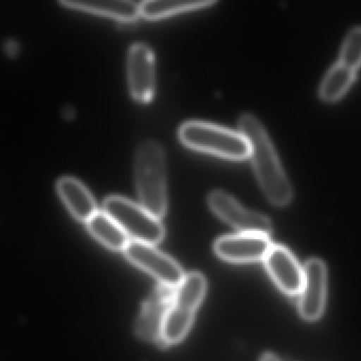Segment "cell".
<instances>
[{
	"label": "cell",
	"mask_w": 361,
	"mask_h": 361,
	"mask_svg": "<svg viewBox=\"0 0 361 361\" xmlns=\"http://www.w3.org/2000/svg\"><path fill=\"white\" fill-rule=\"evenodd\" d=\"M303 270V287L300 293V314L305 320H318L324 310L326 268L320 259H312L305 264Z\"/></svg>",
	"instance_id": "11"
},
{
	"label": "cell",
	"mask_w": 361,
	"mask_h": 361,
	"mask_svg": "<svg viewBox=\"0 0 361 361\" xmlns=\"http://www.w3.org/2000/svg\"><path fill=\"white\" fill-rule=\"evenodd\" d=\"M128 90L134 100L147 103L155 92V56L145 43L130 45L126 60Z\"/></svg>",
	"instance_id": "8"
},
{
	"label": "cell",
	"mask_w": 361,
	"mask_h": 361,
	"mask_svg": "<svg viewBox=\"0 0 361 361\" xmlns=\"http://www.w3.org/2000/svg\"><path fill=\"white\" fill-rule=\"evenodd\" d=\"M259 361H280V359L276 356V355L271 354V353H266L262 356L261 360Z\"/></svg>",
	"instance_id": "19"
},
{
	"label": "cell",
	"mask_w": 361,
	"mask_h": 361,
	"mask_svg": "<svg viewBox=\"0 0 361 361\" xmlns=\"http://www.w3.org/2000/svg\"><path fill=\"white\" fill-rule=\"evenodd\" d=\"M128 261L149 272L160 284L177 287L185 278L183 268L154 245L130 240L124 250Z\"/></svg>",
	"instance_id": "7"
},
{
	"label": "cell",
	"mask_w": 361,
	"mask_h": 361,
	"mask_svg": "<svg viewBox=\"0 0 361 361\" xmlns=\"http://www.w3.org/2000/svg\"><path fill=\"white\" fill-rule=\"evenodd\" d=\"M86 226L90 234L111 250L124 252L130 244V236L105 211H97Z\"/></svg>",
	"instance_id": "15"
},
{
	"label": "cell",
	"mask_w": 361,
	"mask_h": 361,
	"mask_svg": "<svg viewBox=\"0 0 361 361\" xmlns=\"http://www.w3.org/2000/svg\"><path fill=\"white\" fill-rule=\"evenodd\" d=\"M135 185L140 204L161 219L168 209L166 155L161 145L145 140L135 155Z\"/></svg>",
	"instance_id": "2"
},
{
	"label": "cell",
	"mask_w": 361,
	"mask_h": 361,
	"mask_svg": "<svg viewBox=\"0 0 361 361\" xmlns=\"http://www.w3.org/2000/svg\"><path fill=\"white\" fill-rule=\"evenodd\" d=\"M179 140L195 151L231 160L250 157V145L240 132L210 122L187 121L179 128Z\"/></svg>",
	"instance_id": "3"
},
{
	"label": "cell",
	"mask_w": 361,
	"mask_h": 361,
	"mask_svg": "<svg viewBox=\"0 0 361 361\" xmlns=\"http://www.w3.org/2000/svg\"><path fill=\"white\" fill-rule=\"evenodd\" d=\"M60 5L71 9L115 18L119 22H135L140 16L139 4L130 0H61Z\"/></svg>",
	"instance_id": "14"
},
{
	"label": "cell",
	"mask_w": 361,
	"mask_h": 361,
	"mask_svg": "<svg viewBox=\"0 0 361 361\" xmlns=\"http://www.w3.org/2000/svg\"><path fill=\"white\" fill-rule=\"evenodd\" d=\"M356 73L353 69L344 66L341 63L334 65L323 79L320 86L321 99L326 102L339 100L346 90L352 85Z\"/></svg>",
	"instance_id": "17"
},
{
	"label": "cell",
	"mask_w": 361,
	"mask_h": 361,
	"mask_svg": "<svg viewBox=\"0 0 361 361\" xmlns=\"http://www.w3.org/2000/svg\"><path fill=\"white\" fill-rule=\"evenodd\" d=\"M213 0H145L139 4L140 16L147 20H158L183 12L212 6Z\"/></svg>",
	"instance_id": "16"
},
{
	"label": "cell",
	"mask_w": 361,
	"mask_h": 361,
	"mask_svg": "<svg viewBox=\"0 0 361 361\" xmlns=\"http://www.w3.org/2000/svg\"><path fill=\"white\" fill-rule=\"evenodd\" d=\"M238 128L250 145L253 168L266 197L276 206H286L293 200V188L263 124L251 114H244Z\"/></svg>",
	"instance_id": "1"
},
{
	"label": "cell",
	"mask_w": 361,
	"mask_h": 361,
	"mask_svg": "<svg viewBox=\"0 0 361 361\" xmlns=\"http://www.w3.org/2000/svg\"><path fill=\"white\" fill-rule=\"evenodd\" d=\"M339 63L355 71L361 66V27L352 29L344 39Z\"/></svg>",
	"instance_id": "18"
},
{
	"label": "cell",
	"mask_w": 361,
	"mask_h": 361,
	"mask_svg": "<svg viewBox=\"0 0 361 361\" xmlns=\"http://www.w3.org/2000/svg\"><path fill=\"white\" fill-rule=\"evenodd\" d=\"M103 208L133 240L156 245L164 240L166 231L160 219L141 204L122 196L111 195L105 198Z\"/></svg>",
	"instance_id": "5"
},
{
	"label": "cell",
	"mask_w": 361,
	"mask_h": 361,
	"mask_svg": "<svg viewBox=\"0 0 361 361\" xmlns=\"http://www.w3.org/2000/svg\"><path fill=\"white\" fill-rule=\"evenodd\" d=\"M266 268L283 293L299 295L304 282V270L285 247L272 245L265 257Z\"/></svg>",
	"instance_id": "12"
},
{
	"label": "cell",
	"mask_w": 361,
	"mask_h": 361,
	"mask_svg": "<svg viewBox=\"0 0 361 361\" xmlns=\"http://www.w3.org/2000/svg\"><path fill=\"white\" fill-rule=\"evenodd\" d=\"M271 247L268 235L238 233L219 238L215 242L214 251L225 261L250 263L265 259Z\"/></svg>",
	"instance_id": "10"
},
{
	"label": "cell",
	"mask_w": 361,
	"mask_h": 361,
	"mask_svg": "<svg viewBox=\"0 0 361 361\" xmlns=\"http://www.w3.org/2000/svg\"><path fill=\"white\" fill-rule=\"evenodd\" d=\"M207 281L200 272L185 274L175 288V295L164 323L159 344L172 345L178 343L187 335L193 323L198 306L204 299Z\"/></svg>",
	"instance_id": "4"
},
{
	"label": "cell",
	"mask_w": 361,
	"mask_h": 361,
	"mask_svg": "<svg viewBox=\"0 0 361 361\" xmlns=\"http://www.w3.org/2000/svg\"><path fill=\"white\" fill-rule=\"evenodd\" d=\"M208 204L219 219L240 233L268 235L271 232L272 226L268 217L244 208L235 198L221 190H214L209 194Z\"/></svg>",
	"instance_id": "6"
},
{
	"label": "cell",
	"mask_w": 361,
	"mask_h": 361,
	"mask_svg": "<svg viewBox=\"0 0 361 361\" xmlns=\"http://www.w3.org/2000/svg\"><path fill=\"white\" fill-rule=\"evenodd\" d=\"M56 189L59 197L78 221L87 223L98 211L92 193L77 178L61 177L56 181Z\"/></svg>",
	"instance_id": "13"
},
{
	"label": "cell",
	"mask_w": 361,
	"mask_h": 361,
	"mask_svg": "<svg viewBox=\"0 0 361 361\" xmlns=\"http://www.w3.org/2000/svg\"><path fill=\"white\" fill-rule=\"evenodd\" d=\"M176 287L160 284L143 304L137 319V336L147 342L159 343L164 323L172 304Z\"/></svg>",
	"instance_id": "9"
}]
</instances>
